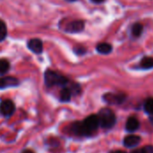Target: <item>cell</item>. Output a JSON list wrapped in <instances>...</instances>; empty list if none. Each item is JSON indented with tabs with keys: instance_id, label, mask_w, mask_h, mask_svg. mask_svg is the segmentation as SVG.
<instances>
[{
	"instance_id": "8992f818",
	"label": "cell",
	"mask_w": 153,
	"mask_h": 153,
	"mask_svg": "<svg viewBox=\"0 0 153 153\" xmlns=\"http://www.w3.org/2000/svg\"><path fill=\"white\" fill-rule=\"evenodd\" d=\"M125 99H126V96L121 93H118V94L108 93L104 96L105 101L109 104H121L125 100Z\"/></svg>"
},
{
	"instance_id": "3957f363",
	"label": "cell",
	"mask_w": 153,
	"mask_h": 153,
	"mask_svg": "<svg viewBox=\"0 0 153 153\" xmlns=\"http://www.w3.org/2000/svg\"><path fill=\"white\" fill-rule=\"evenodd\" d=\"M82 125L86 130V133L89 135H91L93 132H95L99 126H100V120L98 116L96 115H91L89 116L87 118H85V120L82 122Z\"/></svg>"
},
{
	"instance_id": "7c38bea8",
	"label": "cell",
	"mask_w": 153,
	"mask_h": 153,
	"mask_svg": "<svg viewBox=\"0 0 153 153\" xmlns=\"http://www.w3.org/2000/svg\"><path fill=\"white\" fill-rule=\"evenodd\" d=\"M97 51L100 54H108L112 51V47L108 43H100L97 46Z\"/></svg>"
},
{
	"instance_id": "cb8c5ba5",
	"label": "cell",
	"mask_w": 153,
	"mask_h": 153,
	"mask_svg": "<svg viewBox=\"0 0 153 153\" xmlns=\"http://www.w3.org/2000/svg\"><path fill=\"white\" fill-rule=\"evenodd\" d=\"M113 153H126L125 152H122V151H117V152H115Z\"/></svg>"
},
{
	"instance_id": "2e32d148",
	"label": "cell",
	"mask_w": 153,
	"mask_h": 153,
	"mask_svg": "<svg viewBox=\"0 0 153 153\" xmlns=\"http://www.w3.org/2000/svg\"><path fill=\"white\" fill-rule=\"evenodd\" d=\"M143 25L141 23H135L132 28V33L134 37H139L143 32Z\"/></svg>"
},
{
	"instance_id": "44dd1931",
	"label": "cell",
	"mask_w": 153,
	"mask_h": 153,
	"mask_svg": "<svg viewBox=\"0 0 153 153\" xmlns=\"http://www.w3.org/2000/svg\"><path fill=\"white\" fill-rule=\"evenodd\" d=\"M132 153H144V152H143V151L141 149V150H135V151H134Z\"/></svg>"
},
{
	"instance_id": "ac0fdd59",
	"label": "cell",
	"mask_w": 153,
	"mask_h": 153,
	"mask_svg": "<svg viewBox=\"0 0 153 153\" xmlns=\"http://www.w3.org/2000/svg\"><path fill=\"white\" fill-rule=\"evenodd\" d=\"M7 35V29L6 25L3 21H0V41L4 40Z\"/></svg>"
},
{
	"instance_id": "9c48e42d",
	"label": "cell",
	"mask_w": 153,
	"mask_h": 153,
	"mask_svg": "<svg viewBox=\"0 0 153 153\" xmlns=\"http://www.w3.org/2000/svg\"><path fill=\"white\" fill-rule=\"evenodd\" d=\"M19 83L18 80L13 77H4L0 79V89H5L9 87L17 86Z\"/></svg>"
},
{
	"instance_id": "7402d4cb",
	"label": "cell",
	"mask_w": 153,
	"mask_h": 153,
	"mask_svg": "<svg viewBox=\"0 0 153 153\" xmlns=\"http://www.w3.org/2000/svg\"><path fill=\"white\" fill-rule=\"evenodd\" d=\"M22 153H34L31 150H25V151H23Z\"/></svg>"
},
{
	"instance_id": "e0dca14e",
	"label": "cell",
	"mask_w": 153,
	"mask_h": 153,
	"mask_svg": "<svg viewBox=\"0 0 153 153\" xmlns=\"http://www.w3.org/2000/svg\"><path fill=\"white\" fill-rule=\"evenodd\" d=\"M144 110L146 113L153 116V99H148L144 103Z\"/></svg>"
},
{
	"instance_id": "8fae6325",
	"label": "cell",
	"mask_w": 153,
	"mask_h": 153,
	"mask_svg": "<svg viewBox=\"0 0 153 153\" xmlns=\"http://www.w3.org/2000/svg\"><path fill=\"white\" fill-rule=\"evenodd\" d=\"M72 129H73V132L77 134V135H80V136H88L87 133H86V130L82 125V122H76L74 123L73 126H72Z\"/></svg>"
},
{
	"instance_id": "ffe728a7",
	"label": "cell",
	"mask_w": 153,
	"mask_h": 153,
	"mask_svg": "<svg viewBox=\"0 0 153 153\" xmlns=\"http://www.w3.org/2000/svg\"><path fill=\"white\" fill-rule=\"evenodd\" d=\"M74 50H75V52H76L77 54H82V53H84V52H85V49H84V48H75Z\"/></svg>"
},
{
	"instance_id": "ba28073f",
	"label": "cell",
	"mask_w": 153,
	"mask_h": 153,
	"mask_svg": "<svg viewBox=\"0 0 153 153\" xmlns=\"http://www.w3.org/2000/svg\"><path fill=\"white\" fill-rule=\"evenodd\" d=\"M140 142H141V138L138 135L131 134L125 138L124 144L127 148H134V147L137 146L140 143Z\"/></svg>"
},
{
	"instance_id": "30bf717a",
	"label": "cell",
	"mask_w": 153,
	"mask_h": 153,
	"mask_svg": "<svg viewBox=\"0 0 153 153\" xmlns=\"http://www.w3.org/2000/svg\"><path fill=\"white\" fill-rule=\"evenodd\" d=\"M140 126V123L139 121L137 120V118L132 117H129L126 121V128L128 132L130 133H133L134 131H136Z\"/></svg>"
},
{
	"instance_id": "9a60e30c",
	"label": "cell",
	"mask_w": 153,
	"mask_h": 153,
	"mask_svg": "<svg viewBox=\"0 0 153 153\" xmlns=\"http://www.w3.org/2000/svg\"><path fill=\"white\" fill-rule=\"evenodd\" d=\"M10 69V64L6 59H0V75L4 74Z\"/></svg>"
},
{
	"instance_id": "277c9868",
	"label": "cell",
	"mask_w": 153,
	"mask_h": 153,
	"mask_svg": "<svg viewBox=\"0 0 153 153\" xmlns=\"http://www.w3.org/2000/svg\"><path fill=\"white\" fill-rule=\"evenodd\" d=\"M15 110L13 102L10 100H4L0 103V114L5 117H11Z\"/></svg>"
},
{
	"instance_id": "5bb4252c",
	"label": "cell",
	"mask_w": 153,
	"mask_h": 153,
	"mask_svg": "<svg viewBox=\"0 0 153 153\" xmlns=\"http://www.w3.org/2000/svg\"><path fill=\"white\" fill-rule=\"evenodd\" d=\"M141 67L143 69H151L153 68V58L152 57H144L141 62Z\"/></svg>"
},
{
	"instance_id": "52a82bcc",
	"label": "cell",
	"mask_w": 153,
	"mask_h": 153,
	"mask_svg": "<svg viewBox=\"0 0 153 153\" xmlns=\"http://www.w3.org/2000/svg\"><path fill=\"white\" fill-rule=\"evenodd\" d=\"M28 48L36 54H40L43 51V44L39 39H31L28 41Z\"/></svg>"
},
{
	"instance_id": "7a4b0ae2",
	"label": "cell",
	"mask_w": 153,
	"mask_h": 153,
	"mask_svg": "<svg viewBox=\"0 0 153 153\" xmlns=\"http://www.w3.org/2000/svg\"><path fill=\"white\" fill-rule=\"evenodd\" d=\"M100 126L104 128H111L116 124V116L114 112L108 108L101 109L98 115Z\"/></svg>"
},
{
	"instance_id": "4fadbf2b",
	"label": "cell",
	"mask_w": 153,
	"mask_h": 153,
	"mask_svg": "<svg viewBox=\"0 0 153 153\" xmlns=\"http://www.w3.org/2000/svg\"><path fill=\"white\" fill-rule=\"evenodd\" d=\"M72 91L68 88H64L60 92V100L63 102H67L71 100L72 97Z\"/></svg>"
},
{
	"instance_id": "484cf974",
	"label": "cell",
	"mask_w": 153,
	"mask_h": 153,
	"mask_svg": "<svg viewBox=\"0 0 153 153\" xmlns=\"http://www.w3.org/2000/svg\"><path fill=\"white\" fill-rule=\"evenodd\" d=\"M151 120H152V124H153V117L151 118Z\"/></svg>"
},
{
	"instance_id": "603a6c76",
	"label": "cell",
	"mask_w": 153,
	"mask_h": 153,
	"mask_svg": "<svg viewBox=\"0 0 153 153\" xmlns=\"http://www.w3.org/2000/svg\"><path fill=\"white\" fill-rule=\"evenodd\" d=\"M91 1H93V2H95V3H101V2H103L104 0H91Z\"/></svg>"
},
{
	"instance_id": "d4e9b609",
	"label": "cell",
	"mask_w": 153,
	"mask_h": 153,
	"mask_svg": "<svg viewBox=\"0 0 153 153\" xmlns=\"http://www.w3.org/2000/svg\"><path fill=\"white\" fill-rule=\"evenodd\" d=\"M66 1H68V2H74V1H77V0H66Z\"/></svg>"
},
{
	"instance_id": "6da1fadb",
	"label": "cell",
	"mask_w": 153,
	"mask_h": 153,
	"mask_svg": "<svg viewBox=\"0 0 153 153\" xmlns=\"http://www.w3.org/2000/svg\"><path fill=\"white\" fill-rule=\"evenodd\" d=\"M44 79H45L46 85L48 87H52L55 85L65 86L68 82V80L65 76H63L54 71H50V70H48L45 73Z\"/></svg>"
},
{
	"instance_id": "d6986e66",
	"label": "cell",
	"mask_w": 153,
	"mask_h": 153,
	"mask_svg": "<svg viewBox=\"0 0 153 153\" xmlns=\"http://www.w3.org/2000/svg\"><path fill=\"white\" fill-rule=\"evenodd\" d=\"M144 153H153V147L152 146H145L144 148L142 149Z\"/></svg>"
},
{
	"instance_id": "5b68a950",
	"label": "cell",
	"mask_w": 153,
	"mask_h": 153,
	"mask_svg": "<svg viewBox=\"0 0 153 153\" xmlns=\"http://www.w3.org/2000/svg\"><path fill=\"white\" fill-rule=\"evenodd\" d=\"M84 28V22L82 21H79V20H75L71 22H69L66 27H65V30L71 33H76V32H80L83 30Z\"/></svg>"
}]
</instances>
